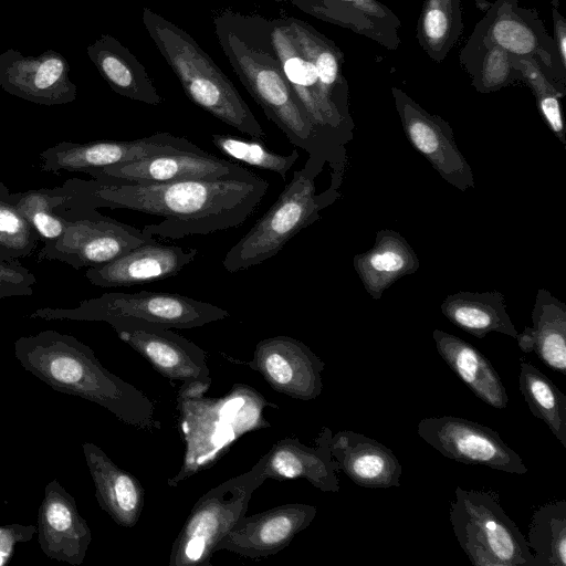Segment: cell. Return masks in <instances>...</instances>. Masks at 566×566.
I'll return each mask as SVG.
<instances>
[{
  "label": "cell",
  "mask_w": 566,
  "mask_h": 566,
  "mask_svg": "<svg viewBox=\"0 0 566 566\" xmlns=\"http://www.w3.org/2000/svg\"><path fill=\"white\" fill-rule=\"evenodd\" d=\"M66 59L54 50L23 55L9 49L0 53V86L7 93L39 105L69 104L77 96Z\"/></svg>",
  "instance_id": "obj_18"
},
{
  "label": "cell",
  "mask_w": 566,
  "mask_h": 566,
  "mask_svg": "<svg viewBox=\"0 0 566 566\" xmlns=\"http://www.w3.org/2000/svg\"><path fill=\"white\" fill-rule=\"evenodd\" d=\"M551 4L559 8V0H549Z\"/></svg>",
  "instance_id": "obj_45"
},
{
  "label": "cell",
  "mask_w": 566,
  "mask_h": 566,
  "mask_svg": "<svg viewBox=\"0 0 566 566\" xmlns=\"http://www.w3.org/2000/svg\"><path fill=\"white\" fill-rule=\"evenodd\" d=\"M172 153L209 154L185 137L156 133L134 140L61 142L44 149L39 158L40 168L45 172L86 174L111 165Z\"/></svg>",
  "instance_id": "obj_13"
},
{
  "label": "cell",
  "mask_w": 566,
  "mask_h": 566,
  "mask_svg": "<svg viewBox=\"0 0 566 566\" xmlns=\"http://www.w3.org/2000/svg\"><path fill=\"white\" fill-rule=\"evenodd\" d=\"M520 390L531 412L545 422L566 448V396L535 366L521 363Z\"/></svg>",
  "instance_id": "obj_35"
},
{
  "label": "cell",
  "mask_w": 566,
  "mask_h": 566,
  "mask_svg": "<svg viewBox=\"0 0 566 566\" xmlns=\"http://www.w3.org/2000/svg\"><path fill=\"white\" fill-rule=\"evenodd\" d=\"M332 436V430L323 427L313 447L292 437L276 441L264 454L263 478L280 481L305 479L323 492H338V467L329 449Z\"/></svg>",
  "instance_id": "obj_23"
},
{
  "label": "cell",
  "mask_w": 566,
  "mask_h": 566,
  "mask_svg": "<svg viewBox=\"0 0 566 566\" xmlns=\"http://www.w3.org/2000/svg\"><path fill=\"white\" fill-rule=\"evenodd\" d=\"M65 200L62 186L11 192L9 197L10 203L29 221L43 243L59 238L65 230V219L55 212Z\"/></svg>",
  "instance_id": "obj_37"
},
{
  "label": "cell",
  "mask_w": 566,
  "mask_h": 566,
  "mask_svg": "<svg viewBox=\"0 0 566 566\" xmlns=\"http://www.w3.org/2000/svg\"><path fill=\"white\" fill-rule=\"evenodd\" d=\"M275 2H284L285 0H273Z\"/></svg>",
  "instance_id": "obj_46"
},
{
  "label": "cell",
  "mask_w": 566,
  "mask_h": 566,
  "mask_svg": "<svg viewBox=\"0 0 566 566\" xmlns=\"http://www.w3.org/2000/svg\"><path fill=\"white\" fill-rule=\"evenodd\" d=\"M453 533L474 566H536L525 536L489 491L455 489Z\"/></svg>",
  "instance_id": "obj_8"
},
{
  "label": "cell",
  "mask_w": 566,
  "mask_h": 566,
  "mask_svg": "<svg viewBox=\"0 0 566 566\" xmlns=\"http://www.w3.org/2000/svg\"><path fill=\"white\" fill-rule=\"evenodd\" d=\"M302 12L318 20L350 30L387 50L401 44V22L379 0H287Z\"/></svg>",
  "instance_id": "obj_24"
},
{
  "label": "cell",
  "mask_w": 566,
  "mask_h": 566,
  "mask_svg": "<svg viewBox=\"0 0 566 566\" xmlns=\"http://www.w3.org/2000/svg\"><path fill=\"white\" fill-rule=\"evenodd\" d=\"M514 55L474 31L460 53V63L479 93H492L522 81Z\"/></svg>",
  "instance_id": "obj_33"
},
{
  "label": "cell",
  "mask_w": 566,
  "mask_h": 566,
  "mask_svg": "<svg viewBox=\"0 0 566 566\" xmlns=\"http://www.w3.org/2000/svg\"><path fill=\"white\" fill-rule=\"evenodd\" d=\"M213 22L229 64L268 119L310 156L334 160L335 149L318 134L284 77L271 43L270 19L223 11Z\"/></svg>",
  "instance_id": "obj_3"
},
{
  "label": "cell",
  "mask_w": 566,
  "mask_h": 566,
  "mask_svg": "<svg viewBox=\"0 0 566 566\" xmlns=\"http://www.w3.org/2000/svg\"><path fill=\"white\" fill-rule=\"evenodd\" d=\"M311 504L286 503L250 516L243 515L216 545L214 553L228 551L254 560L284 549L315 518Z\"/></svg>",
  "instance_id": "obj_20"
},
{
  "label": "cell",
  "mask_w": 566,
  "mask_h": 566,
  "mask_svg": "<svg viewBox=\"0 0 566 566\" xmlns=\"http://www.w3.org/2000/svg\"><path fill=\"white\" fill-rule=\"evenodd\" d=\"M329 449L338 470L363 488L400 486L402 472L399 460L382 443L350 430L332 436Z\"/></svg>",
  "instance_id": "obj_26"
},
{
  "label": "cell",
  "mask_w": 566,
  "mask_h": 566,
  "mask_svg": "<svg viewBox=\"0 0 566 566\" xmlns=\"http://www.w3.org/2000/svg\"><path fill=\"white\" fill-rule=\"evenodd\" d=\"M142 19L150 39L195 105L240 133L265 140L261 124L235 86L188 32L147 7L143 8Z\"/></svg>",
  "instance_id": "obj_5"
},
{
  "label": "cell",
  "mask_w": 566,
  "mask_h": 566,
  "mask_svg": "<svg viewBox=\"0 0 566 566\" xmlns=\"http://www.w3.org/2000/svg\"><path fill=\"white\" fill-rule=\"evenodd\" d=\"M99 507L119 526L134 527L145 504V490L130 472L118 467L98 446L82 444Z\"/></svg>",
  "instance_id": "obj_25"
},
{
  "label": "cell",
  "mask_w": 566,
  "mask_h": 566,
  "mask_svg": "<svg viewBox=\"0 0 566 566\" xmlns=\"http://www.w3.org/2000/svg\"><path fill=\"white\" fill-rule=\"evenodd\" d=\"M531 317L532 326L515 338L520 349L536 354L545 366L566 375V304L538 289Z\"/></svg>",
  "instance_id": "obj_30"
},
{
  "label": "cell",
  "mask_w": 566,
  "mask_h": 566,
  "mask_svg": "<svg viewBox=\"0 0 566 566\" xmlns=\"http://www.w3.org/2000/svg\"><path fill=\"white\" fill-rule=\"evenodd\" d=\"M271 43L291 90L322 138L336 148L353 128L325 91L314 63L297 44L286 17L270 19Z\"/></svg>",
  "instance_id": "obj_11"
},
{
  "label": "cell",
  "mask_w": 566,
  "mask_h": 566,
  "mask_svg": "<svg viewBox=\"0 0 566 566\" xmlns=\"http://www.w3.org/2000/svg\"><path fill=\"white\" fill-rule=\"evenodd\" d=\"M14 356L54 390L97 403L136 429L161 430L151 399L106 369L75 336L53 329L21 336L14 342Z\"/></svg>",
  "instance_id": "obj_2"
},
{
  "label": "cell",
  "mask_w": 566,
  "mask_h": 566,
  "mask_svg": "<svg viewBox=\"0 0 566 566\" xmlns=\"http://www.w3.org/2000/svg\"><path fill=\"white\" fill-rule=\"evenodd\" d=\"M473 31L516 57L535 60L566 92V69L535 9L520 7L517 0H495Z\"/></svg>",
  "instance_id": "obj_12"
},
{
  "label": "cell",
  "mask_w": 566,
  "mask_h": 566,
  "mask_svg": "<svg viewBox=\"0 0 566 566\" xmlns=\"http://www.w3.org/2000/svg\"><path fill=\"white\" fill-rule=\"evenodd\" d=\"M526 541L536 566H566V501L537 507Z\"/></svg>",
  "instance_id": "obj_36"
},
{
  "label": "cell",
  "mask_w": 566,
  "mask_h": 566,
  "mask_svg": "<svg viewBox=\"0 0 566 566\" xmlns=\"http://www.w3.org/2000/svg\"><path fill=\"white\" fill-rule=\"evenodd\" d=\"M440 308L450 323L478 338L490 333L513 338L518 334L499 291L453 293L442 301Z\"/></svg>",
  "instance_id": "obj_31"
},
{
  "label": "cell",
  "mask_w": 566,
  "mask_h": 566,
  "mask_svg": "<svg viewBox=\"0 0 566 566\" xmlns=\"http://www.w3.org/2000/svg\"><path fill=\"white\" fill-rule=\"evenodd\" d=\"M66 221L63 233L44 242L38 260L59 261L78 270L109 263L134 248L157 242L137 228L104 216L97 209L61 213Z\"/></svg>",
  "instance_id": "obj_10"
},
{
  "label": "cell",
  "mask_w": 566,
  "mask_h": 566,
  "mask_svg": "<svg viewBox=\"0 0 566 566\" xmlns=\"http://www.w3.org/2000/svg\"><path fill=\"white\" fill-rule=\"evenodd\" d=\"M432 337L441 358L479 399L496 409L507 406L505 387L495 368L480 350L438 328L433 331Z\"/></svg>",
  "instance_id": "obj_29"
},
{
  "label": "cell",
  "mask_w": 566,
  "mask_h": 566,
  "mask_svg": "<svg viewBox=\"0 0 566 566\" xmlns=\"http://www.w3.org/2000/svg\"><path fill=\"white\" fill-rule=\"evenodd\" d=\"M36 532L34 525L12 523L0 525V563L6 564L18 543L30 542Z\"/></svg>",
  "instance_id": "obj_42"
},
{
  "label": "cell",
  "mask_w": 566,
  "mask_h": 566,
  "mask_svg": "<svg viewBox=\"0 0 566 566\" xmlns=\"http://www.w3.org/2000/svg\"><path fill=\"white\" fill-rule=\"evenodd\" d=\"M198 254L195 248L185 249L158 242L134 248L116 260L87 268L85 276L99 287H126L172 277L190 264Z\"/></svg>",
  "instance_id": "obj_22"
},
{
  "label": "cell",
  "mask_w": 566,
  "mask_h": 566,
  "mask_svg": "<svg viewBox=\"0 0 566 566\" xmlns=\"http://www.w3.org/2000/svg\"><path fill=\"white\" fill-rule=\"evenodd\" d=\"M86 53L101 76L118 95L148 105L163 102L146 67L113 35L102 34L87 46Z\"/></svg>",
  "instance_id": "obj_27"
},
{
  "label": "cell",
  "mask_w": 566,
  "mask_h": 566,
  "mask_svg": "<svg viewBox=\"0 0 566 566\" xmlns=\"http://www.w3.org/2000/svg\"><path fill=\"white\" fill-rule=\"evenodd\" d=\"M263 464L264 455L199 497L171 545L169 566L211 565L216 545L245 515L253 492L264 483Z\"/></svg>",
  "instance_id": "obj_9"
},
{
  "label": "cell",
  "mask_w": 566,
  "mask_h": 566,
  "mask_svg": "<svg viewBox=\"0 0 566 566\" xmlns=\"http://www.w3.org/2000/svg\"><path fill=\"white\" fill-rule=\"evenodd\" d=\"M248 367L258 371L277 392L294 399L313 400L323 390L325 363L303 342L279 335L260 340Z\"/></svg>",
  "instance_id": "obj_17"
},
{
  "label": "cell",
  "mask_w": 566,
  "mask_h": 566,
  "mask_svg": "<svg viewBox=\"0 0 566 566\" xmlns=\"http://www.w3.org/2000/svg\"><path fill=\"white\" fill-rule=\"evenodd\" d=\"M10 193L11 192L9 191L8 187L2 181H0V201H8Z\"/></svg>",
  "instance_id": "obj_44"
},
{
  "label": "cell",
  "mask_w": 566,
  "mask_h": 566,
  "mask_svg": "<svg viewBox=\"0 0 566 566\" xmlns=\"http://www.w3.org/2000/svg\"><path fill=\"white\" fill-rule=\"evenodd\" d=\"M326 159L310 156L294 171L276 201L227 252L223 268L235 273L276 255L301 230L319 219V211L336 198V184L316 193V177Z\"/></svg>",
  "instance_id": "obj_6"
},
{
  "label": "cell",
  "mask_w": 566,
  "mask_h": 566,
  "mask_svg": "<svg viewBox=\"0 0 566 566\" xmlns=\"http://www.w3.org/2000/svg\"><path fill=\"white\" fill-rule=\"evenodd\" d=\"M513 63L521 75L522 82L531 87L544 122L562 145L565 146L566 138L560 99L565 96L566 92L557 86L535 60L514 56Z\"/></svg>",
  "instance_id": "obj_38"
},
{
  "label": "cell",
  "mask_w": 566,
  "mask_h": 566,
  "mask_svg": "<svg viewBox=\"0 0 566 566\" xmlns=\"http://www.w3.org/2000/svg\"><path fill=\"white\" fill-rule=\"evenodd\" d=\"M402 129L411 146L458 190L474 188L472 168L454 140L450 124L430 114L399 87H391Z\"/></svg>",
  "instance_id": "obj_16"
},
{
  "label": "cell",
  "mask_w": 566,
  "mask_h": 566,
  "mask_svg": "<svg viewBox=\"0 0 566 566\" xmlns=\"http://www.w3.org/2000/svg\"><path fill=\"white\" fill-rule=\"evenodd\" d=\"M35 283V275L19 260H0V301L31 296Z\"/></svg>",
  "instance_id": "obj_41"
},
{
  "label": "cell",
  "mask_w": 566,
  "mask_h": 566,
  "mask_svg": "<svg viewBox=\"0 0 566 566\" xmlns=\"http://www.w3.org/2000/svg\"><path fill=\"white\" fill-rule=\"evenodd\" d=\"M40 237L29 221L10 203L0 201V260L31 255Z\"/></svg>",
  "instance_id": "obj_40"
},
{
  "label": "cell",
  "mask_w": 566,
  "mask_h": 566,
  "mask_svg": "<svg viewBox=\"0 0 566 566\" xmlns=\"http://www.w3.org/2000/svg\"><path fill=\"white\" fill-rule=\"evenodd\" d=\"M211 382L184 381L177 395L179 427L186 450L180 470L168 479L169 486L209 468L248 431L270 427L263 417L268 406L276 408L254 388L235 384L221 398L205 397Z\"/></svg>",
  "instance_id": "obj_4"
},
{
  "label": "cell",
  "mask_w": 566,
  "mask_h": 566,
  "mask_svg": "<svg viewBox=\"0 0 566 566\" xmlns=\"http://www.w3.org/2000/svg\"><path fill=\"white\" fill-rule=\"evenodd\" d=\"M229 316L227 310L190 296L148 291L104 293L74 307H41L29 315L45 321L143 323L166 328H195Z\"/></svg>",
  "instance_id": "obj_7"
},
{
  "label": "cell",
  "mask_w": 566,
  "mask_h": 566,
  "mask_svg": "<svg viewBox=\"0 0 566 566\" xmlns=\"http://www.w3.org/2000/svg\"><path fill=\"white\" fill-rule=\"evenodd\" d=\"M213 145L227 157L259 169L277 174L283 181L298 158L296 149L290 154H277L259 139H245L230 134H212Z\"/></svg>",
  "instance_id": "obj_39"
},
{
  "label": "cell",
  "mask_w": 566,
  "mask_h": 566,
  "mask_svg": "<svg viewBox=\"0 0 566 566\" xmlns=\"http://www.w3.org/2000/svg\"><path fill=\"white\" fill-rule=\"evenodd\" d=\"M270 184L258 175L242 179L126 185L69 179L61 210L128 209L165 217L142 231L163 239L209 234L237 228L258 208Z\"/></svg>",
  "instance_id": "obj_1"
},
{
  "label": "cell",
  "mask_w": 566,
  "mask_h": 566,
  "mask_svg": "<svg viewBox=\"0 0 566 566\" xmlns=\"http://www.w3.org/2000/svg\"><path fill=\"white\" fill-rule=\"evenodd\" d=\"M36 532L41 551L50 559L73 566L83 563L92 541V531L80 514L74 496L57 479L44 488Z\"/></svg>",
  "instance_id": "obj_21"
},
{
  "label": "cell",
  "mask_w": 566,
  "mask_h": 566,
  "mask_svg": "<svg viewBox=\"0 0 566 566\" xmlns=\"http://www.w3.org/2000/svg\"><path fill=\"white\" fill-rule=\"evenodd\" d=\"M553 41L560 63L566 69V19L559 12L558 7L552 6Z\"/></svg>",
  "instance_id": "obj_43"
},
{
  "label": "cell",
  "mask_w": 566,
  "mask_h": 566,
  "mask_svg": "<svg viewBox=\"0 0 566 566\" xmlns=\"http://www.w3.org/2000/svg\"><path fill=\"white\" fill-rule=\"evenodd\" d=\"M286 19L297 44L316 66L329 98L346 118H350L343 52L335 42L307 22L294 17H286Z\"/></svg>",
  "instance_id": "obj_32"
},
{
  "label": "cell",
  "mask_w": 566,
  "mask_h": 566,
  "mask_svg": "<svg viewBox=\"0 0 566 566\" xmlns=\"http://www.w3.org/2000/svg\"><path fill=\"white\" fill-rule=\"evenodd\" d=\"M118 338L170 380L211 382L207 353L171 328L143 323H114Z\"/></svg>",
  "instance_id": "obj_19"
},
{
  "label": "cell",
  "mask_w": 566,
  "mask_h": 566,
  "mask_svg": "<svg viewBox=\"0 0 566 566\" xmlns=\"http://www.w3.org/2000/svg\"><path fill=\"white\" fill-rule=\"evenodd\" d=\"M417 432L450 460L507 473L527 472L521 457L499 433L478 422L453 416L428 417L420 420Z\"/></svg>",
  "instance_id": "obj_14"
},
{
  "label": "cell",
  "mask_w": 566,
  "mask_h": 566,
  "mask_svg": "<svg viewBox=\"0 0 566 566\" xmlns=\"http://www.w3.org/2000/svg\"><path fill=\"white\" fill-rule=\"evenodd\" d=\"M356 273L373 300H379L397 280L418 271L420 262L411 245L390 229L379 230L371 249L353 259Z\"/></svg>",
  "instance_id": "obj_28"
},
{
  "label": "cell",
  "mask_w": 566,
  "mask_h": 566,
  "mask_svg": "<svg viewBox=\"0 0 566 566\" xmlns=\"http://www.w3.org/2000/svg\"><path fill=\"white\" fill-rule=\"evenodd\" d=\"M105 182L156 185L187 180L242 179L254 175L245 167L213 154L172 153L111 165L86 172Z\"/></svg>",
  "instance_id": "obj_15"
},
{
  "label": "cell",
  "mask_w": 566,
  "mask_h": 566,
  "mask_svg": "<svg viewBox=\"0 0 566 566\" xmlns=\"http://www.w3.org/2000/svg\"><path fill=\"white\" fill-rule=\"evenodd\" d=\"M463 31L461 0H424L416 38L423 52L441 63Z\"/></svg>",
  "instance_id": "obj_34"
}]
</instances>
